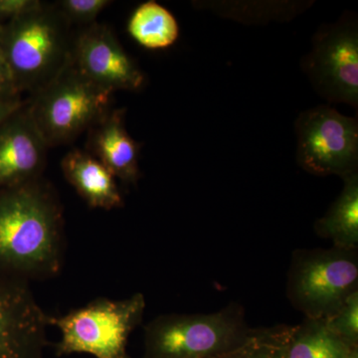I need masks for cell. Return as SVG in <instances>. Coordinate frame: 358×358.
I'll return each instance as SVG.
<instances>
[{
    "instance_id": "cell-1",
    "label": "cell",
    "mask_w": 358,
    "mask_h": 358,
    "mask_svg": "<svg viewBox=\"0 0 358 358\" xmlns=\"http://www.w3.org/2000/svg\"><path fill=\"white\" fill-rule=\"evenodd\" d=\"M62 209L38 179L0 190V274L29 282L60 273Z\"/></svg>"
},
{
    "instance_id": "cell-2",
    "label": "cell",
    "mask_w": 358,
    "mask_h": 358,
    "mask_svg": "<svg viewBox=\"0 0 358 358\" xmlns=\"http://www.w3.org/2000/svg\"><path fill=\"white\" fill-rule=\"evenodd\" d=\"M55 4L36 6L3 24L0 53L16 88L34 94L71 62L75 36Z\"/></svg>"
},
{
    "instance_id": "cell-3",
    "label": "cell",
    "mask_w": 358,
    "mask_h": 358,
    "mask_svg": "<svg viewBox=\"0 0 358 358\" xmlns=\"http://www.w3.org/2000/svg\"><path fill=\"white\" fill-rule=\"evenodd\" d=\"M254 329L232 303L211 313H169L145 327L143 358H218L247 343Z\"/></svg>"
},
{
    "instance_id": "cell-4",
    "label": "cell",
    "mask_w": 358,
    "mask_h": 358,
    "mask_svg": "<svg viewBox=\"0 0 358 358\" xmlns=\"http://www.w3.org/2000/svg\"><path fill=\"white\" fill-rule=\"evenodd\" d=\"M32 95L26 108L49 148L89 131L109 112L112 94L89 81L71 61Z\"/></svg>"
},
{
    "instance_id": "cell-5",
    "label": "cell",
    "mask_w": 358,
    "mask_h": 358,
    "mask_svg": "<svg viewBox=\"0 0 358 358\" xmlns=\"http://www.w3.org/2000/svg\"><path fill=\"white\" fill-rule=\"evenodd\" d=\"M358 291V249H299L292 254L286 293L308 319L327 320Z\"/></svg>"
},
{
    "instance_id": "cell-6",
    "label": "cell",
    "mask_w": 358,
    "mask_h": 358,
    "mask_svg": "<svg viewBox=\"0 0 358 358\" xmlns=\"http://www.w3.org/2000/svg\"><path fill=\"white\" fill-rule=\"evenodd\" d=\"M145 299L136 293L124 300L96 299L60 317H51L61 341L57 355L88 353L96 358H129V336L143 322Z\"/></svg>"
},
{
    "instance_id": "cell-7",
    "label": "cell",
    "mask_w": 358,
    "mask_h": 358,
    "mask_svg": "<svg viewBox=\"0 0 358 358\" xmlns=\"http://www.w3.org/2000/svg\"><path fill=\"white\" fill-rule=\"evenodd\" d=\"M299 166L315 176L357 173L358 122L327 106L303 113L296 122Z\"/></svg>"
},
{
    "instance_id": "cell-8",
    "label": "cell",
    "mask_w": 358,
    "mask_h": 358,
    "mask_svg": "<svg viewBox=\"0 0 358 358\" xmlns=\"http://www.w3.org/2000/svg\"><path fill=\"white\" fill-rule=\"evenodd\" d=\"M303 69L315 90L331 103L358 106V29L348 16L324 26L313 38Z\"/></svg>"
},
{
    "instance_id": "cell-9",
    "label": "cell",
    "mask_w": 358,
    "mask_h": 358,
    "mask_svg": "<svg viewBox=\"0 0 358 358\" xmlns=\"http://www.w3.org/2000/svg\"><path fill=\"white\" fill-rule=\"evenodd\" d=\"M49 326L28 282L0 274V358H43Z\"/></svg>"
},
{
    "instance_id": "cell-10",
    "label": "cell",
    "mask_w": 358,
    "mask_h": 358,
    "mask_svg": "<svg viewBox=\"0 0 358 358\" xmlns=\"http://www.w3.org/2000/svg\"><path fill=\"white\" fill-rule=\"evenodd\" d=\"M71 61L89 81L110 94L136 91L145 83V74L106 25L95 22L75 36Z\"/></svg>"
},
{
    "instance_id": "cell-11",
    "label": "cell",
    "mask_w": 358,
    "mask_h": 358,
    "mask_svg": "<svg viewBox=\"0 0 358 358\" xmlns=\"http://www.w3.org/2000/svg\"><path fill=\"white\" fill-rule=\"evenodd\" d=\"M26 103L0 124V190L39 178L46 150Z\"/></svg>"
},
{
    "instance_id": "cell-12",
    "label": "cell",
    "mask_w": 358,
    "mask_h": 358,
    "mask_svg": "<svg viewBox=\"0 0 358 358\" xmlns=\"http://www.w3.org/2000/svg\"><path fill=\"white\" fill-rule=\"evenodd\" d=\"M87 152L124 182L136 183L140 174V145L124 126V110H109L89 129Z\"/></svg>"
},
{
    "instance_id": "cell-13",
    "label": "cell",
    "mask_w": 358,
    "mask_h": 358,
    "mask_svg": "<svg viewBox=\"0 0 358 358\" xmlns=\"http://www.w3.org/2000/svg\"><path fill=\"white\" fill-rule=\"evenodd\" d=\"M66 180L91 208H120L124 199L117 178L88 152L73 150L61 162Z\"/></svg>"
},
{
    "instance_id": "cell-14",
    "label": "cell",
    "mask_w": 358,
    "mask_h": 358,
    "mask_svg": "<svg viewBox=\"0 0 358 358\" xmlns=\"http://www.w3.org/2000/svg\"><path fill=\"white\" fill-rule=\"evenodd\" d=\"M343 188L327 213L315 223L317 236L333 246L358 249V173L343 178Z\"/></svg>"
},
{
    "instance_id": "cell-15",
    "label": "cell",
    "mask_w": 358,
    "mask_h": 358,
    "mask_svg": "<svg viewBox=\"0 0 358 358\" xmlns=\"http://www.w3.org/2000/svg\"><path fill=\"white\" fill-rule=\"evenodd\" d=\"M282 348L286 358H346L352 348L331 333L324 320L305 317L284 327Z\"/></svg>"
},
{
    "instance_id": "cell-16",
    "label": "cell",
    "mask_w": 358,
    "mask_h": 358,
    "mask_svg": "<svg viewBox=\"0 0 358 358\" xmlns=\"http://www.w3.org/2000/svg\"><path fill=\"white\" fill-rule=\"evenodd\" d=\"M128 31L141 46L155 50L171 46L178 39L179 26L166 7L147 1L131 14Z\"/></svg>"
},
{
    "instance_id": "cell-17",
    "label": "cell",
    "mask_w": 358,
    "mask_h": 358,
    "mask_svg": "<svg viewBox=\"0 0 358 358\" xmlns=\"http://www.w3.org/2000/svg\"><path fill=\"white\" fill-rule=\"evenodd\" d=\"M284 327L254 329L247 343L218 358H286L282 348Z\"/></svg>"
},
{
    "instance_id": "cell-18",
    "label": "cell",
    "mask_w": 358,
    "mask_h": 358,
    "mask_svg": "<svg viewBox=\"0 0 358 358\" xmlns=\"http://www.w3.org/2000/svg\"><path fill=\"white\" fill-rule=\"evenodd\" d=\"M327 329L350 348L358 346V291L350 294L331 317L324 320Z\"/></svg>"
},
{
    "instance_id": "cell-19",
    "label": "cell",
    "mask_w": 358,
    "mask_h": 358,
    "mask_svg": "<svg viewBox=\"0 0 358 358\" xmlns=\"http://www.w3.org/2000/svg\"><path fill=\"white\" fill-rule=\"evenodd\" d=\"M112 3L108 0H63L55 6L70 24L89 26L94 24L103 9Z\"/></svg>"
},
{
    "instance_id": "cell-20",
    "label": "cell",
    "mask_w": 358,
    "mask_h": 358,
    "mask_svg": "<svg viewBox=\"0 0 358 358\" xmlns=\"http://www.w3.org/2000/svg\"><path fill=\"white\" fill-rule=\"evenodd\" d=\"M20 94L16 88L13 74L0 53V101L20 98Z\"/></svg>"
},
{
    "instance_id": "cell-21",
    "label": "cell",
    "mask_w": 358,
    "mask_h": 358,
    "mask_svg": "<svg viewBox=\"0 0 358 358\" xmlns=\"http://www.w3.org/2000/svg\"><path fill=\"white\" fill-rule=\"evenodd\" d=\"M38 0H0V20H11L39 3Z\"/></svg>"
},
{
    "instance_id": "cell-22",
    "label": "cell",
    "mask_w": 358,
    "mask_h": 358,
    "mask_svg": "<svg viewBox=\"0 0 358 358\" xmlns=\"http://www.w3.org/2000/svg\"><path fill=\"white\" fill-rule=\"evenodd\" d=\"M20 98L13 99V100L0 101V124L7 119L9 115L20 110L25 105Z\"/></svg>"
},
{
    "instance_id": "cell-23",
    "label": "cell",
    "mask_w": 358,
    "mask_h": 358,
    "mask_svg": "<svg viewBox=\"0 0 358 358\" xmlns=\"http://www.w3.org/2000/svg\"><path fill=\"white\" fill-rule=\"evenodd\" d=\"M346 358H358V346L352 348L348 352V357Z\"/></svg>"
},
{
    "instance_id": "cell-24",
    "label": "cell",
    "mask_w": 358,
    "mask_h": 358,
    "mask_svg": "<svg viewBox=\"0 0 358 358\" xmlns=\"http://www.w3.org/2000/svg\"><path fill=\"white\" fill-rule=\"evenodd\" d=\"M3 24L4 23H2L1 20H0V37H1L2 29H3Z\"/></svg>"
}]
</instances>
